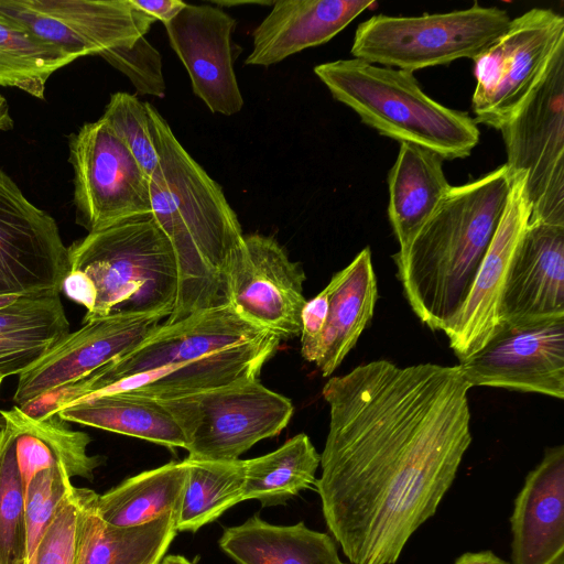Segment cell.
<instances>
[{"label": "cell", "mask_w": 564, "mask_h": 564, "mask_svg": "<svg viewBox=\"0 0 564 564\" xmlns=\"http://www.w3.org/2000/svg\"><path fill=\"white\" fill-rule=\"evenodd\" d=\"M469 386L457 366L388 360L330 377L315 481L332 536L351 564H394L432 518L471 443Z\"/></svg>", "instance_id": "obj_1"}, {"label": "cell", "mask_w": 564, "mask_h": 564, "mask_svg": "<svg viewBox=\"0 0 564 564\" xmlns=\"http://www.w3.org/2000/svg\"><path fill=\"white\" fill-rule=\"evenodd\" d=\"M281 339L259 328L229 305L163 322L130 351L88 376L37 399L45 415L105 392H127L160 401L258 378Z\"/></svg>", "instance_id": "obj_2"}, {"label": "cell", "mask_w": 564, "mask_h": 564, "mask_svg": "<svg viewBox=\"0 0 564 564\" xmlns=\"http://www.w3.org/2000/svg\"><path fill=\"white\" fill-rule=\"evenodd\" d=\"M159 166L150 175L151 215L170 240L178 268L174 323L228 304L230 271L245 235L221 186L189 155L166 120L147 102Z\"/></svg>", "instance_id": "obj_3"}, {"label": "cell", "mask_w": 564, "mask_h": 564, "mask_svg": "<svg viewBox=\"0 0 564 564\" xmlns=\"http://www.w3.org/2000/svg\"><path fill=\"white\" fill-rule=\"evenodd\" d=\"M506 164L452 186L410 243L393 256L404 295L420 321L442 330L463 306L506 206Z\"/></svg>", "instance_id": "obj_4"}, {"label": "cell", "mask_w": 564, "mask_h": 564, "mask_svg": "<svg viewBox=\"0 0 564 564\" xmlns=\"http://www.w3.org/2000/svg\"><path fill=\"white\" fill-rule=\"evenodd\" d=\"M314 73L365 124L400 143L453 160L468 156L479 141L475 120L427 96L411 72L349 58L316 65Z\"/></svg>", "instance_id": "obj_5"}, {"label": "cell", "mask_w": 564, "mask_h": 564, "mask_svg": "<svg viewBox=\"0 0 564 564\" xmlns=\"http://www.w3.org/2000/svg\"><path fill=\"white\" fill-rule=\"evenodd\" d=\"M70 270L91 282L96 301L84 323L112 314L169 317L178 293L173 247L153 216L88 232L68 247Z\"/></svg>", "instance_id": "obj_6"}, {"label": "cell", "mask_w": 564, "mask_h": 564, "mask_svg": "<svg viewBox=\"0 0 564 564\" xmlns=\"http://www.w3.org/2000/svg\"><path fill=\"white\" fill-rule=\"evenodd\" d=\"M511 18L497 7L470 8L417 17L373 15L360 23L354 58L413 73L476 58L508 28Z\"/></svg>", "instance_id": "obj_7"}, {"label": "cell", "mask_w": 564, "mask_h": 564, "mask_svg": "<svg viewBox=\"0 0 564 564\" xmlns=\"http://www.w3.org/2000/svg\"><path fill=\"white\" fill-rule=\"evenodd\" d=\"M500 131L511 177L525 176L530 221L564 226V45Z\"/></svg>", "instance_id": "obj_8"}, {"label": "cell", "mask_w": 564, "mask_h": 564, "mask_svg": "<svg viewBox=\"0 0 564 564\" xmlns=\"http://www.w3.org/2000/svg\"><path fill=\"white\" fill-rule=\"evenodd\" d=\"M161 402L184 434L186 458L196 460L239 459L280 434L294 411L290 399L258 378Z\"/></svg>", "instance_id": "obj_9"}, {"label": "cell", "mask_w": 564, "mask_h": 564, "mask_svg": "<svg viewBox=\"0 0 564 564\" xmlns=\"http://www.w3.org/2000/svg\"><path fill=\"white\" fill-rule=\"evenodd\" d=\"M562 45V14L533 8L511 19L507 30L473 59L475 122L500 130L534 89Z\"/></svg>", "instance_id": "obj_10"}, {"label": "cell", "mask_w": 564, "mask_h": 564, "mask_svg": "<svg viewBox=\"0 0 564 564\" xmlns=\"http://www.w3.org/2000/svg\"><path fill=\"white\" fill-rule=\"evenodd\" d=\"M76 223L88 232L150 215V176L101 118L68 138Z\"/></svg>", "instance_id": "obj_11"}, {"label": "cell", "mask_w": 564, "mask_h": 564, "mask_svg": "<svg viewBox=\"0 0 564 564\" xmlns=\"http://www.w3.org/2000/svg\"><path fill=\"white\" fill-rule=\"evenodd\" d=\"M0 14L75 58L132 46L155 22L130 0H0Z\"/></svg>", "instance_id": "obj_12"}, {"label": "cell", "mask_w": 564, "mask_h": 564, "mask_svg": "<svg viewBox=\"0 0 564 564\" xmlns=\"http://www.w3.org/2000/svg\"><path fill=\"white\" fill-rule=\"evenodd\" d=\"M458 367L469 388L494 387L564 398V316L501 323Z\"/></svg>", "instance_id": "obj_13"}, {"label": "cell", "mask_w": 564, "mask_h": 564, "mask_svg": "<svg viewBox=\"0 0 564 564\" xmlns=\"http://www.w3.org/2000/svg\"><path fill=\"white\" fill-rule=\"evenodd\" d=\"M69 270L55 219L0 170V296L61 293Z\"/></svg>", "instance_id": "obj_14"}, {"label": "cell", "mask_w": 564, "mask_h": 564, "mask_svg": "<svg viewBox=\"0 0 564 564\" xmlns=\"http://www.w3.org/2000/svg\"><path fill=\"white\" fill-rule=\"evenodd\" d=\"M304 270L271 236H245L243 249L228 279V304L250 324L281 340L299 336Z\"/></svg>", "instance_id": "obj_15"}, {"label": "cell", "mask_w": 564, "mask_h": 564, "mask_svg": "<svg viewBox=\"0 0 564 564\" xmlns=\"http://www.w3.org/2000/svg\"><path fill=\"white\" fill-rule=\"evenodd\" d=\"M165 319L161 315L112 314L84 323L19 375L14 404L20 408L88 376L133 349Z\"/></svg>", "instance_id": "obj_16"}, {"label": "cell", "mask_w": 564, "mask_h": 564, "mask_svg": "<svg viewBox=\"0 0 564 564\" xmlns=\"http://www.w3.org/2000/svg\"><path fill=\"white\" fill-rule=\"evenodd\" d=\"M530 217L525 176L519 173L512 176L506 206L471 289L443 329L459 360L479 350L499 326L502 291Z\"/></svg>", "instance_id": "obj_17"}, {"label": "cell", "mask_w": 564, "mask_h": 564, "mask_svg": "<svg viewBox=\"0 0 564 564\" xmlns=\"http://www.w3.org/2000/svg\"><path fill=\"white\" fill-rule=\"evenodd\" d=\"M164 26L172 50L187 70L193 93L214 113L239 112L243 98L231 48L236 20L217 6L186 3Z\"/></svg>", "instance_id": "obj_18"}, {"label": "cell", "mask_w": 564, "mask_h": 564, "mask_svg": "<svg viewBox=\"0 0 564 564\" xmlns=\"http://www.w3.org/2000/svg\"><path fill=\"white\" fill-rule=\"evenodd\" d=\"M564 316V226L529 221L512 260L499 324Z\"/></svg>", "instance_id": "obj_19"}, {"label": "cell", "mask_w": 564, "mask_h": 564, "mask_svg": "<svg viewBox=\"0 0 564 564\" xmlns=\"http://www.w3.org/2000/svg\"><path fill=\"white\" fill-rule=\"evenodd\" d=\"M512 564H553L564 555V446L545 449L514 500Z\"/></svg>", "instance_id": "obj_20"}, {"label": "cell", "mask_w": 564, "mask_h": 564, "mask_svg": "<svg viewBox=\"0 0 564 564\" xmlns=\"http://www.w3.org/2000/svg\"><path fill=\"white\" fill-rule=\"evenodd\" d=\"M376 4L373 0H278L254 29L245 64L267 67L325 44Z\"/></svg>", "instance_id": "obj_21"}, {"label": "cell", "mask_w": 564, "mask_h": 564, "mask_svg": "<svg viewBox=\"0 0 564 564\" xmlns=\"http://www.w3.org/2000/svg\"><path fill=\"white\" fill-rule=\"evenodd\" d=\"M325 289L328 313L315 365L323 377H329L355 347L373 315L378 286L370 249H362L336 272Z\"/></svg>", "instance_id": "obj_22"}, {"label": "cell", "mask_w": 564, "mask_h": 564, "mask_svg": "<svg viewBox=\"0 0 564 564\" xmlns=\"http://www.w3.org/2000/svg\"><path fill=\"white\" fill-rule=\"evenodd\" d=\"M0 424L13 434L24 492L31 479L42 470L59 465L70 478L93 479L94 470L102 463L100 456L87 453L89 435L68 429L57 414L34 420L14 405L0 411Z\"/></svg>", "instance_id": "obj_23"}, {"label": "cell", "mask_w": 564, "mask_h": 564, "mask_svg": "<svg viewBox=\"0 0 564 564\" xmlns=\"http://www.w3.org/2000/svg\"><path fill=\"white\" fill-rule=\"evenodd\" d=\"M443 158L413 143H400L388 174V216L403 250L430 219L451 189Z\"/></svg>", "instance_id": "obj_24"}, {"label": "cell", "mask_w": 564, "mask_h": 564, "mask_svg": "<svg viewBox=\"0 0 564 564\" xmlns=\"http://www.w3.org/2000/svg\"><path fill=\"white\" fill-rule=\"evenodd\" d=\"M97 494L82 488L76 564H160L176 535L173 513L138 527L108 524L96 509Z\"/></svg>", "instance_id": "obj_25"}, {"label": "cell", "mask_w": 564, "mask_h": 564, "mask_svg": "<svg viewBox=\"0 0 564 564\" xmlns=\"http://www.w3.org/2000/svg\"><path fill=\"white\" fill-rule=\"evenodd\" d=\"M218 543L237 564H347L329 534L304 522L271 524L257 514L225 529Z\"/></svg>", "instance_id": "obj_26"}, {"label": "cell", "mask_w": 564, "mask_h": 564, "mask_svg": "<svg viewBox=\"0 0 564 564\" xmlns=\"http://www.w3.org/2000/svg\"><path fill=\"white\" fill-rule=\"evenodd\" d=\"M65 422L78 423L155 443L185 448L178 424L159 400L127 392H105L72 402L57 412Z\"/></svg>", "instance_id": "obj_27"}, {"label": "cell", "mask_w": 564, "mask_h": 564, "mask_svg": "<svg viewBox=\"0 0 564 564\" xmlns=\"http://www.w3.org/2000/svg\"><path fill=\"white\" fill-rule=\"evenodd\" d=\"M187 476L186 459L142 471L98 495L97 512L105 522L120 528L142 525L169 513L177 517Z\"/></svg>", "instance_id": "obj_28"}, {"label": "cell", "mask_w": 564, "mask_h": 564, "mask_svg": "<svg viewBox=\"0 0 564 564\" xmlns=\"http://www.w3.org/2000/svg\"><path fill=\"white\" fill-rule=\"evenodd\" d=\"M321 455L310 437L300 433L275 451L246 459L245 500L263 507L280 506L315 485Z\"/></svg>", "instance_id": "obj_29"}, {"label": "cell", "mask_w": 564, "mask_h": 564, "mask_svg": "<svg viewBox=\"0 0 564 564\" xmlns=\"http://www.w3.org/2000/svg\"><path fill=\"white\" fill-rule=\"evenodd\" d=\"M185 459L188 476L176 531L196 532L245 501L246 460Z\"/></svg>", "instance_id": "obj_30"}, {"label": "cell", "mask_w": 564, "mask_h": 564, "mask_svg": "<svg viewBox=\"0 0 564 564\" xmlns=\"http://www.w3.org/2000/svg\"><path fill=\"white\" fill-rule=\"evenodd\" d=\"M75 59L0 14V86L44 99L48 78Z\"/></svg>", "instance_id": "obj_31"}, {"label": "cell", "mask_w": 564, "mask_h": 564, "mask_svg": "<svg viewBox=\"0 0 564 564\" xmlns=\"http://www.w3.org/2000/svg\"><path fill=\"white\" fill-rule=\"evenodd\" d=\"M25 492L14 437L0 424V564H26Z\"/></svg>", "instance_id": "obj_32"}, {"label": "cell", "mask_w": 564, "mask_h": 564, "mask_svg": "<svg viewBox=\"0 0 564 564\" xmlns=\"http://www.w3.org/2000/svg\"><path fill=\"white\" fill-rule=\"evenodd\" d=\"M147 102L134 95L118 91L110 96L100 118L109 124L150 176L159 166L160 159L153 141Z\"/></svg>", "instance_id": "obj_33"}, {"label": "cell", "mask_w": 564, "mask_h": 564, "mask_svg": "<svg viewBox=\"0 0 564 564\" xmlns=\"http://www.w3.org/2000/svg\"><path fill=\"white\" fill-rule=\"evenodd\" d=\"M63 466L37 473L25 489V523L28 558L51 523L66 495L74 487Z\"/></svg>", "instance_id": "obj_34"}, {"label": "cell", "mask_w": 564, "mask_h": 564, "mask_svg": "<svg viewBox=\"0 0 564 564\" xmlns=\"http://www.w3.org/2000/svg\"><path fill=\"white\" fill-rule=\"evenodd\" d=\"M34 329L70 332L61 293L0 296V335Z\"/></svg>", "instance_id": "obj_35"}, {"label": "cell", "mask_w": 564, "mask_h": 564, "mask_svg": "<svg viewBox=\"0 0 564 564\" xmlns=\"http://www.w3.org/2000/svg\"><path fill=\"white\" fill-rule=\"evenodd\" d=\"M82 488L66 495L26 564H76Z\"/></svg>", "instance_id": "obj_36"}, {"label": "cell", "mask_w": 564, "mask_h": 564, "mask_svg": "<svg viewBox=\"0 0 564 564\" xmlns=\"http://www.w3.org/2000/svg\"><path fill=\"white\" fill-rule=\"evenodd\" d=\"M100 56L126 75L139 95L158 98L165 96L162 57L145 36L140 37L132 46L113 48Z\"/></svg>", "instance_id": "obj_37"}, {"label": "cell", "mask_w": 564, "mask_h": 564, "mask_svg": "<svg viewBox=\"0 0 564 564\" xmlns=\"http://www.w3.org/2000/svg\"><path fill=\"white\" fill-rule=\"evenodd\" d=\"M67 334L34 329L0 335V376L22 373Z\"/></svg>", "instance_id": "obj_38"}, {"label": "cell", "mask_w": 564, "mask_h": 564, "mask_svg": "<svg viewBox=\"0 0 564 564\" xmlns=\"http://www.w3.org/2000/svg\"><path fill=\"white\" fill-rule=\"evenodd\" d=\"M328 313V295L322 290L312 300L306 301L301 314V355L310 362L318 357L321 339Z\"/></svg>", "instance_id": "obj_39"}, {"label": "cell", "mask_w": 564, "mask_h": 564, "mask_svg": "<svg viewBox=\"0 0 564 564\" xmlns=\"http://www.w3.org/2000/svg\"><path fill=\"white\" fill-rule=\"evenodd\" d=\"M134 8L163 24L173 20L186 6L181 0H130Z\"/></svg>", "instance_id": "obj_40"}, {"label": "cell", "mask_w": 564, "mask_h": 564, "mask_svg": "<svg viewBox=\"0 0 564 564\" xmlns=\"http://www.w3.org/2000/svg\"><path fill=\"white\" fill-rule=\"evenodd\" d=\"M454 564H511L491 551L467 552L456 558Z\"/></svg>", "instance_id": "obj_41"}, {"label": "cell", "mask_w": 564, "mask_h": 564, "mask_svg": "<svg viewBox=\"0 0 564 564\" xmlns=\"http://www.w3.org/2000/svg\"><path fill=\"white\" fill-rule=\"evenodd\" d=\"M13 119L7 99L0 93V131H9L13 128Z\"/></svg>", "instance_id": "obj_42"}, {"label": "cell", "mask_w": 564, "mask_h": 564, "mask_svg": "<svg viewBox=\"0 0 564 564\" xmlns=\"http://www.w3.org/2000/svg\"><path fill=\"white\" fill-rule=\"evenodd\" d=\"M275 1H212L215 6L223 7H231V6H242V4H262V6H273Z\"/></svg>", "instance_id": "obj_43"}, {"label": "cell", "mask_w": 564, "mask_h": 564, "mask_svg": "<svg viewBox=\"0 0 564 564\" xmlns=\"http://www.w3.org/2000/svg\"><path fill=\"white\" fill-rule=\"evenodd\" d=\"M160 564H193L181 555H169L162 558Z\"/></svg>", "instance_id": "obj_44"}, {"label": "cell", "mask_w": 564, "mask_h": 564, "mask_svg": "<svg viewBox=\"0 0 564 564\" xmlns=\"http://www.w3.org/2000/svg\"><path fill=\"white\" fill-rule=\"evenodd\" d=\"M553 564H564V555L560 556Z\"/></svg>", "instance_id": "obj_45"}, {"label": "cell", "mask_w": 564, "mask_h": 564, "mask_svg": "<svg viewBox=\"0 0 564 564\" xmlns=\"http://www.w3.org/2000/svg\"><path fill=\"white\" fill-rule=\"evenodd\" d=\"M2 380H3V378L0 376V387H1Z\"/></svg>", "instance_id": "obj_46"}]
</instances>
